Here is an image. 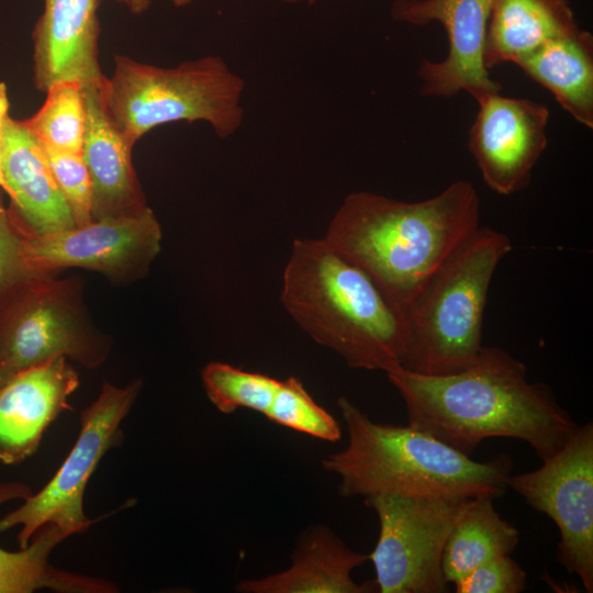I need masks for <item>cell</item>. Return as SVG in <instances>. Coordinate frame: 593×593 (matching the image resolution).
Returning <instances> with one entry per match:
<instances>
[{
    "instance_id": "1",
    "label": "cell",
    "mask_w": 593,
    "mask_h": 593,
    "mask_svg": "<svg viewBox=\"0 0 593 593\" xmlns=\"http://www.w3.org/2000/svg\"><path fill=\"white\" fill-rule=\"evenodd\" d=\"M387 373L403 399L407 425L471 456L489 438L525 441L544 461L578 428L552 390L532 382L525 365L499 347H482L469 367L423 374L403 367Z\"/></svg>"
},
{
    "instance_id": "2",
    "label": "cell",
    "mask_w": 593,
    "mask_h": 593,
    "mask_svg": "<svg viewBox=\"0 0 593 593\" xmlns=\"http://www.w3.org/2000/svg\"><path fill=\"white\" fill-rule=\"evenodd\" d=\"M479 195L466 180L417 202L357 191L343 200L324 240L362 270L401 315L479 230Z\"/></svg>"
},
{
    "instance_id": "3",
    "label": "cell",
    "mask_w": 593,
    "mask_h": 593,
    "mask_svg": "<svg viewBox=\"0 0 593 593\" xmlns=\"http://www.w3.org/2000/svg\"><path fill=\"white\" fill-rule=\"evenodd\" d=\"M337 405L348 441L322 466L338 477L342 496L495 499L505 492L513 467L508 456L475 461L410 425L374 422L344 396Z\"/></svg>"
},
{
    "instance_id": "4",
    "label": "cell",
    "mask_w": 593,
    "mask_h": 593,
    "mask_svg": "<svg viewBox=\"0 0 593 593\" xmlns=\"http://www.w3.org/2000/svg\"><path fill=\"white\" fill-rule=\"evenodd\" d=\"M281 302L316 343L355 369L402 367L400 313L371 279L324 238L295 239L283 272Z\"/></svg>"
},
{
    "instance_id": "5",
    "label": "cell",
    "mask_w": 593,
    "mask_h": 593,
    "mask_svg": "<svg viewBox=\"0 0 593 593\" xmlns=\"http://www.w3.org/2000/svg\"><path fill=\"white\" fill-rule=\"evenodd\" d=\"M511 249L504 233L480 226L429 277L401 313L403 368L423 374H448L475 361L483 347L490 284Z\"/></svg>"
},
{
    "instance_id": "6",
    "label": "cell",
    "mask_w": 593,
    "mask_h": 593,
    "mask_svg": "<svg viewBox=\"0 0 593 593\" xmlns=\"http://www.w3.org/2000/svg\"><path fill=\"white\" fill-rule=\"evenodd\" d=\"M111 78L100 83L105 111L126 142L177 121H204L220 138L235 134L244 121V79L219 56L165 68L116 55Z\"/></svg>"
},
{
    "instance_id": "7",
    "label": "cell",
    "mask_w": 593,
    "mask_h": 593,
    "mask_svg": "<svg viewBox=\"0 0 593 593\" xmlns=\"http://www.w3.org/2000/svg\"><path fill=\"white\" fill-rule=\"evenodd\" d=\"M107 351L87 322L75 279L35 277L0 302V368L8 379L57 357L93 368Z\"/></svg>"
},
{
    "instance_id": "8",
    "label": "cell",
    "mask_w": 593,
    "mask_h": 593,
    "mask_svg": "<svg viewBox=\"0 0 593 593\" xmlns=\"http://www.w3.org/2000/svg\"><path fill=\"white\" fill-rule=\"evenodd\" d=\"M139 389L138 380L125 387L103 383L97 400L82 411L79 437L56 474L20 507L0 518V533L20 526L16 539L23 549L45 525H57L74 535L92 524L83 512L86 485L104 454L119 445L120 425Z\"/></svg>"
},
{
    "instance_id": "9",
    "label": "cell",
    "mask_w": 593,
    "mask_h": 593,
    "mask_svg": "<svg viewBox=\"0 0 593 593\" xmlns=\"http://www.w3.org/2000/svg\"><path fill=\"white\" fill-rule=\"evenodd\" d=\"M466 499L373 495L380 532L369 553L380 593L449 592L443 552L455 517Z\"/></svg>"
},
{
    "instance_id": "10",
    "label": "cell",
    "mask_w": 593,
    "mask_h": 593,
    "mask_svg": "<svg viewBox=\"0 0 593 593\" xmlns=\"http://www.w3.org/2000/svg\"><path fill=\"white\" fill-rule=\"evenodd\" d=\"M534 471L510 475L507 486L559 530L558 560L593 591V423L578 426L566 445Z\"/></svg>"
},
{
    "instance_id": "11",
    "label": "cell",
    "mask_w": 593,
    "mask_h": 593,
    "mask_svg": "<svg viewBox=\"0 0 593 593\" xmlns=\"http://www.w3.org/2000/svg\"><path fill=\"white\" fill-rule=\"evenodd\" d=\"M161 228L147 206L46 235H24V257L36 276L82 267L112 279L144 273L160 249Z\"/></svg>"
},
{
    "instance_id": "12",
    "label": "cell",
    "mask_w": 593,
    "mask_h": 593,
    "mask_svg": "<svg viewBox=\"0 0 593 593\" xmlns=\"http://www.w3.org/2000/svg\"><path fill=\"white\" fill-rule=\"evenodd\" d=\"M494 0H395L391 15L398 22L423 26L440 23L448 38L444 59H423L418 69L421 94L451 98L468 92L477 102L501 91L483 63L486 27Z\"/></svg>"
},
{
    "instance_id": "13",
    "label": "cell",
    "mask_w": 593,
    "mask_h": 593,
    "mask_svg": "<svg viewBox=\"0 0 593 593\" xmlns=\"http://www.w3.org/2000/svg\"><path fill=\"white\" fill-rule=\"evenodd\" d=\"M469 150L483 181L511 195L525 189L547 146L549 109L537 101L491 93L477 102Z\"/></svg>"
},
{
    "instance_id": "14",
    "label": "cell",
    "mask_w": 593,
    "mask_h": 593,
    "mask_svg": "<svg viewBox=\"0 0 593 593\" xmlns=\"http://www.w3.org/2000/svg\"><path fill=\"white\" fill-rule=\"evenodd\" d=\"M78 374L57 357L16 372L0 388V461L16 465L32 456L46 428L68 406Z\"/></svg>"
},
{
    "instance_id": "15",
    "label": "cell",
    "mask_w": 593,
    "mask_h": 593,
    "mask_svg": "<svg viewBox=\"0 0 593 593\" xmlns=\"http://www.w3.org/2000/svg\"><path fill=\"white\" fill-rule=\"evenodd\" d=\"M0 156L5 192L24 235H46L76 226L43 146L22 121L9 114L1 128Z\"/></svg>"
},
{
    "instance_id": "16",
    "label": "cell",
    "mask_w": 593,
    "mask_h": 593,
    "mask_svg": "<svg viewBox=\"0 0 593 593\" xmlns=\"http://www.w3.org/2000/svg\"><path fill=\"white\" fill-rule=\"evenodd\" d=\"M100 0H44L33 33L34 85L80 83L104 77L98 61Z\"/></svg>"
},
{
    "instance_id": "17",
    "label": "cell",
    "mask_w": 593,
    "mask_h": 593,
    "mask_svg": "<svg viewBox=\"0 0 593 593\" xmlns=\"http://www.w3.org/2000/svg\"><path fill=\"white\" fill-rule=\"evenodd\" d=\"M102 79L81 83L86 105L81 157L92 183L93 220L134 214L147 208L132 165L133 147L105 111Z\"/></svg>"
},
{
    "instance_id": "18",
    "label": "cell",
    "mask_w": 593,
    "mask_h": 593,
    "mask_svg": "<svg viewBox=\"0 0 593 593\" xmlns=\"http://www.w3.org/2000/svg\"><path fill=\"white\" fill-rule=\"evenodd\" d=\"M291 566L260 579L238 582L240 593H370L373 581L357 583L354 569L369 560V555L347 547L329 528L315 526L299 538Z\"/></svg>"
},
{
    "instance_id": "19",
    "label": "cell",
    "mask_w": 593,
    "mask_h": 593,
    "mask_svg": "<svg viewBox=\"0 0 593 593\" xmlns=\"http://www.w3.org/2000/svg\"><path fill=\"white\" fill-rule=\"evenodd\" d=\"M579 27L568 0H494L483 63L489 70L517 64L547 42Z\"/></svg>"
},
{
    "instance_id": "20",
    "label": "cell",
    "mask_w": 593,
    "mask_h": 593,
    "mask_svg": "<svg viewBox=\"0 0 593 593\" xmlns=\"http://www.w3.org/2000/svg\"><path fill=\"white\" fill-rule=\"evenodd\" d=\"M578 123L593 127V36L580 26L516 64Z\"/></svg>"
},
{
    "instance_id": "21",
    "label": "cell",
    "mask_w": 593,
    "mask_h": 593,
    "mask_svg": "<svg viewBox=\"0 0 593 593\" xmlns=\"http://www.w3.org/2000/svg\"><path fill=\"white\" fill-rule=\"evenodd\" d=\"M493 500L490 496L463 500L443 552L447 583L454 584L491 559L512 555L518 545V529L501 517Z\"/></svg>"
},
{
    "instance_id": "22",
    "label": "cell",
    "mask_w": 593,
    "mask_h": 593,
    "mask_svg": "<svg viewBox=\"0 0 593 593\" xmlns=\"http://www.w3.org/2000/svg\"><path fill=\"white\" fill-rule=\"evenodd\" d=\"M33 492L21 482H0V505L25 500ZM26 548L8 551L0 547V593H31L37 589L74 592L78 574L57 570L49 564L52 550L69 535L56 525L42 527Z\"/></svg>"
},
{
    "instance_id": "23",
    "label": "cell",
    "mask_w": 593,
    "mask_h": 593,
    "mask_svg": "<svg viewBox=\"0 0 593 593\" xmlns=\"http://www.w3.org/2000/svg\"><path fill=\"white\" fill-rule=\"evenodd\" d=\"M45 93L41 109L22 123L43 146L81 154L86 125L81 83L56 82Z\"/></svg>"
},
{
    "instance_id": "24",
    "label": "cell",
    "mask_w": 593,
    "mask_h": 593,
    "mask_svg": "<svg viewBox=\"0 0 593 593\" xmlns=\"http://www.w3.org/2000/svg\"><path fill=\"white\" fill-rule=\"evenodd\" d=\"M201 377L209 400L224 414L248 409L265 415L281 383L276 378L219 361L208 363Z\"/></svg>"
},
{
    "instance_id": "25",
    "label": "cell",
    "mask_w": 593,
    "mask_h": 593,
    "mask_svg": "<svg viewBox=\"0 0 593 593\" xmlns=\"http://www.w3.org/2000/svg\"><path fill=\"white\" fill-rule=\"evenodd\" d=\"M265 416L272 423L321 440L336 443L342 437L336 418L312 399L298 377L281 380Z\"/></svg>"
},
{
    "instance_id": "26",
    "label": "cell",
    "mask_w": 593,
    "mask_h": 593,
    "mask_svg": "<svg viewBox=\"0 0 593 593\" xmlns=\"http://www.w3.org/2000/svg\"><path fill=\"white\" fill-rule=\"evenodd\" d=\"M43 148L57 186L71 211L76 226L91 223L93 221L92 183L81 154L46 146Z\"/></svg>"
},
{
    "instance_id": "27",
    "label": "cell",
    "mask_w": 593,
    "mask_h": 593,
    "mask_svg": "<svg viewBox=\"0 0 593 593\" xmlns=\"http://www.w3.org/2000/svg\"><path fill=\"white\" fill-rule=\"evenodd\" d=\"M527 573L511 555L491 559L454 583L457 593H521Z\"/></svg>"
},
{
    "instance_id": "28",
    "label": "cell",
    "mask_w": 593,
    "mask_h": 593,
    "mask_svg": "<svg viewBox=\"0 0 593 593\" xmlns=\"http://www.w3.org/2000/svg\"><path fill=\"white\" fill-rule=\"evenodd\" d=\"M35 277L24 257V234L0 202V302Z\"/></svg>"
},
{
    "instance_id": "29",
    "label": "cell",
    "mask_w": 593,
    "mask_h": 593,
    "mask_svg": "<svg viewBox=\"0 0 593 593\" xmlns=\"http://www.w3.org/2000/svg\"><path fill=\"white\" fill-rule=\"evenodd\" d=\"M119 3L126 7L130 12L141 14L150 5V0H116Z\"/></svg>"
},
{
    "instance_id": "30",
    "label": "cell",
    "mask_w": 593,
    "mask_h": 593,
    "mask_svg": "<svg viewBox=\"0 0 593 593\" xmlns=\"http://www.w3.org/2000/svg\"><path fill=\"white\" fill-rule=\"evenodd\" d=\"M175 7H184L190 4L193 0H169Z\"/></svg>"
},
{
    "instance_id": "31",
    "label": "cell",
    "mask_w": 593,
    "mask_h": 593,
    "mask_svg": "<svg viewBox=\"0 0 593 593\" xmlns=\"http://www.w3.org/2000/svg\"><path fill=\"white\" fill-rule=\"evenodd\" d=\"M0 188H2L4 191L7 189L5 182L3 180L2 171H1V156H0Z\"/></svg>"
},
{
    "instance_id": "32",
    "label": "cell",
    "mask_w": 593,
    "mask_h": 593,
    "mask_svg": "<svg viewBox=\"0 0 593 593\" xmlns=\"http://www.w3.org/2000/svg\"><path fill=\"white\" fill-rule=\"evenodd\" d=\"M283 1L288 3H295V2L304 1V2H307L309 4H313L315 3L316 0H283Z\"/></svg>"
},
{
    "instance_id": "33",
    "label": "cell",
    "mask_w": 593,
    "mask_h": 593,
    "mask_svg": "<svg viewBox=\"0 0 593 593\" xmlns=\"http://www.w3.org/2000/svg\"><path fill=\"white\" fill-rule=\"evenodd\" d=\"M7 380H8V378L5 377V374L3 373V371L0 368V388L5 383Z\"/></svg>"
},
{
    "instance_id": "34",
    "label": "cell",
    "mask_w": 593,
    "mask_h": 593,
    "mask_svg": "<svg viewBox=\"0 0 593 593\" xmlns=\"http://www.w3.org/2000/svg\"><path fill=\"white\" fill-rule=\"evenodd\" d=\"M7 92L5 85L3 82H0V97Z\"/></svg>"
}]
</instances>
